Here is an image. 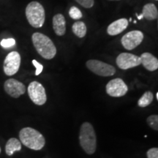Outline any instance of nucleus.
I'll return each mask as SVG.
<instances>
[{
    "label": "nucleus",
    "mask_w": 158,
    "mask_h": 158,
    "mask_svg": "<svg viewBox=\"0 0 158 158\" xmlns=\"http://www.w3.org/2000/svg\"><path fill=\"white\" fill-rule=\"evenodd\" d=\"M128 21L126 19H120L112 22L107 28V33L110 36H115L127 29Z\"/></svg>",
    "instance_id": "12"
},
{
    "label": "nucleus",
    "mask_w": 158,
    "mask_h": 158,
    "mask_svg": "<svg viewBox=\"0 0 158 158\" xmlns=\"http://www.w3.org/2000/svg\"><path fill=\"white\" fill-rule=\"evenodd\" d=\"M33 45L37 53L45 59H52L56 54V48L48 36L35 32L31 36Z\"/></svg>",
    "instance_id": "1"
},
{
    "label": "nucleus",
    "mask_w": 158,
    "mask_h": 158,
    "mask_svg": "<svg viewBox=\"0 0 158 158\" xmlns=\"http://www.w3.org/2000/svg\"><path fill=\"white\" fill-rule=\"evenodd\" d=\"M53 29L58 36H63L66 32V21L64 15L60 14L55 15L53 18Z\"/></svg>",
    "instance_id": "14"
},
{
    "label": "nucleus",
    "mask_w": 158,
    "mask_h": 158,
    "mask_svg": "<svg viewBox=\"0 0 158 158\" xmlns=\"http://www.w3.org/2000/svg\"><path fill=\"white\" fill-rule=\"evenodd\" d=\"M21 143L19 139L12 138L7 141L5 146V152L8 156H11L15 152L20 151L21 149Z\"/></svg>",
    "instance_id": "16"
},
{
    "label": "nucleus",
    "mask_w": 158,
    "mask_h": 158,
    "mask_svg": "<svg viewBox=\"0 0 158 158\" xmlns=\"http://www.w3.org/2000/svg\"><path fill=\"white\" fill-rule=\"evenodd\" d=\"M141 15L148 21H153L157 19L158 17L157 7L153 3H148L143 6Z\"/></svg>",
    "instance_id": "15"
},
{
    "label": "nucleus",
    "mask_w": 158,
    "mask_h": 158,
    "mask_svg": "<svg viewBox=\"0 0 158 158\" xmlns=\"http://www.w3.org/2000/svg\"><path fill=\"white\" fill-rule=\"evenodd\" d=\"M0 153H1V148H0Z\"/></svg>",
    "instance_id": "27"
},
{
    "label": "nucleus",
    "mask_w": 158,
    "mask_h": 158,
    "mask_svg": "<svg viewBox=\"0 0 158 158\" xmlns=\"http://www.w3.org/2000/svg\"><path fill=\"white\" fill-rule=\"evenodd\" d=\"M147 158H158V149L157 148H152L147 152Z\"/></svg>",
    "instance_id": "24"
},
{
    "label": "nucleus",
    "mask_w": 158,
    "mask_h": 158,
    "mask_svg": "<svg viewBox=\"0 0 158 158\" xmlns=\"http://www.w3.org/2000/svg\"><path fill=\"white\" fill-rule=\"evenodd\" d=\"M21 55L17 51H12L7 55L4 61L3 69L5 73L8 76L15 75L19 71L21 65Z\"/></svg>",
    "instance_id": "7"
},
{
    "label": "nucleus",
    "mask_w": 158,
    "mask_h": 158,
    "mask_svg": "<svg viewBox=\"0 0 158 158\" xmlns=\"http://www.w3.org/2000/svg\"><path fill=\"white\" fill-rule=\"evenodd\" d=\"M109 1H120V0H109Z\"/></svg>",
    "instance_id": "26"
},
{
    "label": "nucleus",
    "mask_w": 158,
    "mask_h": 158,
    "mask_svg": "<svg viewBox=\"0 0 158 158\" xmlns=\"http://www.w3.org/2000/svg\"><path fill=\"white\" fill-rule=\"evenodd\" d=\"M21 143L29 149L38 151L42 149L45 144L44 136L35 129L31 127H24L19 133Z\"/></svg>",
    "instance_id": "3"
},
{
    "label": "nucleus",
    "mask_w": 158,
    "mask_h": 158,
    "mask_svg": "<svg viewBox=\"0 0 158 158\" xmlns=\"http://www.w3.org/2000/svg\"><path fill=\"white\" fill-rule=\"evenodd\" d=\"M148 125L152 129L157 131L158 130V116L157 115H151L147 118V119Z\"/></svg>",
    "instance_id": "19"
},
{
    "label": "nucleus",
    "mask_w": 158,
    "mask_h": 158,
    "mask_svg": "<svg viewBox=\"0 0 158 158\" xmlns=\"http://www.w3.org/2000/svg\"><path fill=\"white\" fill-rule=\"evenodd\" d=\"M154 100V94L152 92L147 91L144 93L141 98L138 100V106L139 107L144 108L147 106H149L152 103Z\"/></svg>",
    "instance_id": "18"
},
{
    "label": "nucleus",
    "mask_w": 158,
    "mask_h": 158,
    "mask_svg": "<svg viewBox=\"0 0 158 158\" xmlns=\"http://www.w3.org/2000/svg\"><path fill=\"white\" fill-rule=\"evenodd\" d=\"M81 147L88 155H93L97 149V137L93 126L89 122L81 124L79 133Z\"/></svg>",
    "instance_id": "2"
},
{
    "label": "nucleus",
    "mask_w": 158,
    "mask_h": 158,
    "mask_svg": "<svg viewBox=\"0 0 158 158\" xmlns=\"http://www.w3.org/2000/svg\"><path fill=\"white\" fill-rule=\"evenodd\" d=\"M4 89L6 93L13 98H18L26 92L25 85L14 78H10L5 82Z\"/></svg>",
    "instance_id": "11"
},
{
    "label": "nucleus",
    "mask_w": 158,
    "mask_h": 158,
    "mask_svg": "<svg viewBox=\"0 0 158 158\" xmlns=\"http://www.w3.org/2000/svg\"><path fill=\"white\" fill-rule=\"evenodd\" d=\"M156 98H157V100H158V92H157V94H156Z\"/></svg>",
    "instance_id": "25"
},
{
    "label": "nucleus",
    "mask_w": 158,
    "mask_h": 158,
    "mask_svg": "<svg viewBox=\"0 0 158 158\" xmlns=\"http://www.w3.org/2000/svg\"><path fill=\"white\" fill-rule=\"evenodd\" d=\"M1 46L4 48H9L11 47L14 46L15 45V40L13 38H8V39H4L0 43Z\"/></svg>",
    "instance_id": "21"
},
{
    "label": "nucleus",
    "mask_w": 158,
    "mask_h": 158,
    "mask_svg": "<svg viewBox=\"0 0 158 158\" xmlns=\"http://www.w3.org/2000/svg\"><path fill=\"white\" fill-rule=\"evenodd\" d=\"M72 30L77 37L82 38L86 34V26L83 21H77L73 25Z\"/></svg>",
    "instance_id": "17"
},
{
    "label": "nucleus",
    "mask_w": 158,
    "mask_h": 158,
    "mask_svg": "<svg viewBox=\"0 0 158 158\" xmlns=\"http://www.w3.org/2000/svg\"><path fill=\"white\" fill-rule=\"evenodd\" d=\"M76 1L85 8H91L93 7L94 4V0H76Z\"/></svg>",
    "instance_id": "22"
},
{
    "label": "nucleus",
    "mask_w": 158,
    "mask_h": 158,
    "mask_svg": "<svg viewBox=\"0 0 158 158\" xmlns=\"http://www.w3.org/2000/svg\"><path fill=\"white\" fill-rule=\"evenodd\" d=\"M143 33L139 30L129 31L122 37V45L125 49L131 51L138 46L143 40Z\"/></svg>",
    "instance_id": "8"
},
{
    "label": "nucleus",
    "mask_w": 158,
    "mask_h": 158,
    "mask_svg": "<svg viewBox=\"0 0 158 158\" xmlns=\"http://www.w3.org/2000/svg\"><path fill=\"white\" fill-rule=\"evenodd\" d=\"M26 17L32 27L40 28L45 22L44 7L38 2H31L26 7Z\"/></svg>",
    "instance_id": "4"
},
{
    "label": "nucleus",
    "mask_w": 158,
    "mask_h": 158,
    "mask_svg": "<svg viewBox=\"0 0 158 158\" xmlns=\"http://www.w3.org/2000/svg\"><path fill=\"white\" fill-rule=\"evenodd\" d=\"M69 15H70L71 19L74 20H78L81 19L83 16L81 11L78 7H74V6L70 8V11H69Z\"/></svg>",
    "instance_id": "20"
},
{
    "label": "nucleus",
    "mask_w": 158,
    "mask_h": 158,
    "mask_svg": "<svg viewBox=\"0 0 158 158\" xmlns=\"http://www.w3.org/2000/svg\"><path fill=\"white\" fill-rule=\"evenodd\" d=\"M32 64L35 67V68H36L35 76H39V75L42 73V71L43 70V66L40 64V63L37 62V60H35V59H33L32 60Z\"/></svg>",
    "instance_id": "23"
},
{
    "label": "nucleus",
    "mask_w": 158,
    "mask_h": 158,
    "mask_svg": "<svg viewBox=\"0 0 158 158\" xmlns=\"http://www.w3.org/2000/svg\"><path fill=\"white\" fill-rule=\"evenodd\" d=\"M117 66L122 70L135 68L141 64V59L139 56L130 53H122L117 56L116 60Z\"/></svg>",
    "instance_id": "10"
},
{
    "label": "nucleus",
    "mask_w": 158,
    "mask_h": 158,
    "mask_svg": "<svg viewBox=\"0 0 158 158\" xmlns=\"http://www.w3.org/2000/svg\"><path fill=\"white\" fill-rule=\"evenodd\" d=\"M86 67L90 71L100 76H112L116 73L114 67L97 59H90L86 63Z\"/></svg>",
    "instance_id": "5"
},
{
    "label": "nucleus",
    "mask_w": 158,
    "mask_h": 158,
    "mask_svg": "<svg viewBox=\"0 0 158 158\" xmlns=\"http://www.w3.org/2000/svg\"><path fill=\"white\" fill-rule=\"evenodd\" d=\"M127 91V86L121 78L112 79L106 85V92L108 95L113 98L124 96Z\"/></svg>",
    "instance_id": "9"
},
{
    "label": "nucleus",
    "mask_w": 158,
    "mask_h": 158,
    "mask_svg": "<svg viewBox=\"0 0 158 158\" xmlns=\"http://www.w3.org/2000/svg\"><path fill=\"white\" fill-rule=\"evenodd\" d=\"M141 64L149 71H155L158 68V59L149 52L143 53L140 56Z\"/></svg>",
    "instance_id": "13"
},
{
    "label": "nucleus",
    "mask_w": 158,
    "mask_h": 158,
    "mask_svg": "<svg viewBox=\"0 0 158 158\" xmlns=\"http://www.w3.org/2000/svg\"><path fill=\"white\" fill-rule=\"evenodd\" d=\"M29 98L37 106H43L46 102L47 96L45 88L38 81H32L28 86Z\"/></svg>",
    "instance_id": "6"
}]
</instances>
